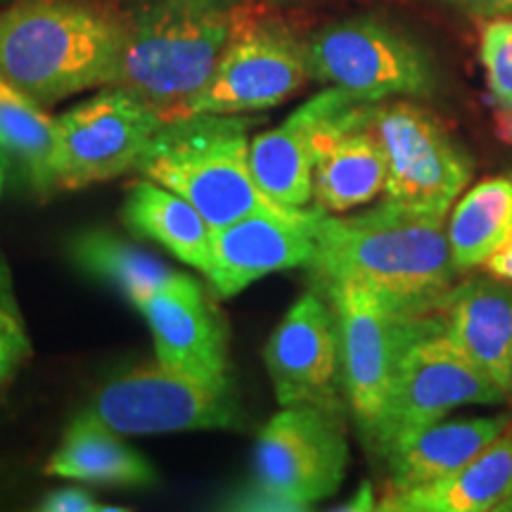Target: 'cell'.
I'll list each match as a JSON object with an SVG mask.
<instances>
[{"mask_svg":"<svg viewBox=\"0 0 512 512\" xmlns=\"http://www.w3.org/2000/svg\"><path fill=\"white\" fill-rule=\"evenodd\" d=\"M510 396L486 377L448 337L444 318L437 316L422 335L408 344L387 408L370 451L377 456L408 434L444 420L465 406H498Z\"/></svg>","mask_w":512,"mask_h":512,"instance_id":"obj_7","label":"cell"},{"mask_svg":"<svg viewBox=\"0 0 512 512\" xmlns=\"http://www.w3.org/2000/svg\"><path fill=\"white\" fill-rule=\"evenodd\" d=\"M479 57L491 98L505 117H512V17L489 19Z\"/></svg>","mask_w":512,"mask_h":512,"instance_id":"obj_26","label":"cell"},{"mask_svg":"<svg viewBox=\"0 0 512 512\" xmlns=\"http://www.w3.org/2000/svg\"><path fill=\"white\" fill-rule=\"evenodd\" d=\"M446 230L460 273L484 266L512 238V176L472 185L453 207Z\"/></svg>","mask_w":512,"mask_h":512,"instance_id":"obj_23","label":"cell"},{"mask_svg":"<svg viewBox=\"0 0 512 512\" xmlns=\"http://www.w3.org/2000/svg\"><path fill=\"white\" fill-rule=\"evenodd\" d=\"M228 508H235V510H280V512L294 510L290 503L283 501V498L268 494V491H264L261 486H256V484H249L247 489H242L235 496H230L228 498Z\"/></svg>","mask_w":512,"mask_h":512,"instance_id":"obj_30","label":"cell"},{"mask_svg":"<svg viewBox=\"0 0 512 512\" xmlns=\"http://www.w3.org/2000/svg\"><path fill=\"white\" fill-rule=\"evenodd\" d=\"M74 264L119 290L136 309L174 275V268L107 230H88L72 242Z\"/></svg>","mask_w":512,"mask_h":512,"instance_id":"obj_25","label":"cell"},{"mask_svg":"<svg viewBox=\"0 0 512 512\" xmlns=\"http://www.w3.org/2000/svg\"><path fill=\"white\" fill-rule=\"evenodd\" d=\"M46 472L72 482L105 486H150L157 479L150 460L121 441L117 432L81 413L64 432Z\"/></svg>","mask_w":512,"mask_h":512,"instance_id":"obj_20","label":"cell"},{"mask_svg":"<svg viewBox=\"0 0 512 512\" xmlns=\"http://www.w3.org/2000/svg\"><path fill=\"white\" fill-rule=\"evenodd\" d=\"M81 415L117 434L240 430L245 422L230 382H209L162 363L112 377Z\"/></svg>","mask_w":512,"mask_h":512,"instance_id":"obj_8","label":"cell"},{"mask_svg":"<svg viewBox=\"0 0 512 512\" xmlns=\"http://www.w3.org/2000/svg\"><path fill=\"white\" fill-rule=\"evenodd\" d=\"M309 79L306 43L283 22L240 24L207 83L178 117L271 110L302 91Z\"/></svg>","mask_w":512,"mask_h":512,"instance_id":"obj_12","label":"cell"},{"mask_svg":"<svg viewBox=\"0 0 512 512\" xmlns=\"http://www.w3.org/2000/svg\"><path fill=\"white\" fill-rule=\"evenodd\" d=\"M441 3L477 19L512 17V0H441Z\"/></svg>","mask_w":512,"mask_h":512,"instance_id":"obj_31","label":"cell"},{"mask_svg":"<svg viewBox=\"0 0 512 512\" xmlns=\"http://www.w3.org/2000/svg\"><path fill=\"white\" fill-rule=\"evenodd\" d=\"M309 76L363 102L430 98L439 76L415 38L380 17H349L306 41Z\"/></svg>","mask_w":512,"mask_h":512,"instance_id":"obj_5","label":"cell"},{"mask_svg":"<svg viewBox=\"0 0 512 512\" xmlns=\"http://www.w3.org/2000/svg\"><path fill=\"white\" fill-rule=\"evenodd\" d=\"M339 510H377V501H375V494H373V486L368 482L358 489V494L351 498L347 505H339Z\"/></svg>","mask_w":512,"mask_h":512,"instance_id":"obj_33","label":"cell"},{"mask_svg":"<svg viewBox=\"0 0 512 512\" xmlns=\"http://www.w3.org/2000/svg\"><path fill=\"white\" fill-rule=\"evenodd\" d=\"M323 219L320 207H271L211 230V290L235 297L266 275L309 266Z\"/></svg>","mask_w":512,"mask_h":512,"instance_id":"obj_15","label":"cell"},{"mask_svg":"<svg viewBox=\"0 0 512 512\" xmlns=\"http://www.w3.org/2000/svg\"><path fill=\"white\" fill-rule=\"evenodd\" d=\"M320 290L361 285L406 313L439 311L460 273L446 216L382 202L351 216L325 214L306 266Z\"/></svg>","mask_w":512,"mask_h":512,"instance_id":"obj_1","label":"cell"},{"mask_svg":"<svg viewBox=\"0 0 512 512\" xmlns=\"http://www.w3.org/2000/svg\"><path fill=\"white\" fill-rule=\"evenodd\" d=\"M347 467L342 415L318 406H283L256 439L252 484L294 510H309L337 494Z\"/></svg>","mask_w":512,"mask_h":512,"instance_id":"obj_11","label":"cell"},{"mask_svg":"<svg viewBox=\"0 0 512 512\" xmlns=\"http://www.w3.org/2000/svg\"><path fill=\"white\" fill-rule=\"evenodd\" d=\"M245 0H147L124 24L119 79L164 121L207 83L242 24Z\"/></svg>","mask_w":512,"mask_h":512,"instance_id":"obj_3","label":"cell"},{"mask_svg":"<svg viewBox=\"0 0 512 512\" xmlns=\"http://www.w3.org/2000/svg\"><path fill=\"white\" fill-rule=\"evenodd\" d=\"M0 166H5V169H12V166H10V159H8V155H5L3 147H0Z\"/></svg>","mask_w":512,"mask_h":512,"instance_id":"obj_34","label":"cell"},{"mask_svg":"<svg viewBox=\"0 0 512 512\" xmlns=\"http://www.w3.org/2000/svg\"><path fill=\"white\" fill-rule=\"evenodd\" d=\"M155 339L157 363L209 382H228V335L200 280L174 271L138 309Z\"/></svg>","mask_w":512,"mask_h":512,"instance_id":"obj_16","label":"cell"},{"mask_svg":"<svg viewBox=\"0 0 512 512\" xmlns=\"http://www.w3.org/2000/svg\"><path fill=\"white\" fill-rule=\"evenodd\" d=\"M484 266L489 268V273L494 275V278L512 283V238L505 242V245L498 249V252L491 256Z\"/></svg>","mask_w":512,"mask_h":512,"instance_id":"obj_32","label":"cell"},{"mask_svg":"<svg viewBox=\"0 0 512 512\" xmlns=\"http://www.w3.org/2000/svg\"><path fill=\"white\" fill-rule=\"evenodd\" d=\"M501 512H512V496L508 498V501L503 503V508H501Z\"/></svg>","mask_w":512,"mask_h":512,"instance_id":"obj_35","label":"cell"},{"mask_svg":"<svg viewBox=\"0 0 512 512\" xmlns=\"http://www.w3.org/2000/svg\"><path fill=\"white\" fill-rule=\"evenodd\" d=\"M0 147L38 197L55 190V119L41 102L0 76Z\"/></svg>","mask_w":512,"mask_h":512,"instance_id":"obj_24","label":"cell"},{"mask_svg":"<svg viewBox=\"0 0 512 512\" xmlns=\"http://www.w3.org/2000/svg\"><path fill=\"white\" fill-rule=\"evenodd\" d=\"M512 425V413L501 411L472 418L439 420L408 434L384 453L389 491H408L439 482L470 463Z\"/></svg>","mask_w":512,"mask_h":512,"instance_id":"obj_18","label":"cell"},{"mask_svg":"<svg viewBox=\"0 0 512 512\" xmlns=\"http://www.w3.org/2000/svg\"><path fill=\"white\" fill-rule=\"evenodd\" d=\"M512 496V432H503L470 463L427 486L389 491L387 512H501Z\"/></svg>","mask_w":512,"mask_h":512,"instance_id":"obj_19","label":"cell"},{"mask_svg":"<svg viewBox=\"0 0 512 512\" xmlns=\"http://www.w3.org/2000/svg\"><path fill=\"white\" fill-rule=\"evenodd\" d=\"M320 292L337 311L347 406L363 444L370 448L408 344L430 328L437 316L394 309L361 285L342 283Z\"/></svg>","mask_w":512,"mask_h":512,"instance_id":"obj_6","label":"cell"},{"mask_svg":"<svg viewBox=\"0 0 512 512\" xmlns=\"http://www.w3.org/2000/svg\"><path fill=\"white\" fill-rule=\"evenodd\" d=\"M38 510L46 512H110V510H119V508H107V505H100L95 498L88 494V491L74 489H57L53 494H48L43 498Z\"/></svg>","mask_w":512,"mask_h":512,"instance_id":"obj_29","label":"cell"},{"mask_svg":"<svg viewBox=\"0 0 512 512\" xmlns=\"http://www.w3.org/2000/svg\"><path fill=\"white\" fill-rule=\"evenodd\" d=\"M249 114H188L164 121L136 171L195 204L211 230L280 204L268 202L249 171Z\"/></svg>","mask_w":512,"mask_h":512,"instance_id":"obj_4","label":"cell"},{"mask_svg":"<svg viewBox=\"0 0 512 512\" xmlns=\"http://www.w3.org/2000/svg\"><path fill=\"white\" fill-rule=\"evenodd\" d=\"M313 202L325 214H349L384 195L387 157L368 124L370 102L342 88L313 95Z\"/></svg>","mask_w":512,"mask_h":512,"instance_id":"obj_13","label":"cell"},{"mask_svg":"<svg viewBox=\"0 0 512 512\" xmlns=\"http://www.w3.org/2000/svg\"><path fill=\"white\" fill-rule=\"evenodd\" d=\"M448 337L486 377L512 396V283L470 278L439 306Z\"/></svg>","mask_w":512,"mask_h":512,"instance_id":"obj_17","label":"cell"},{"mask_svg":"<svg viewBox=\"0 0 512 512\" xmlns=\"http://www.w3.org/2000/svg\"><path fill=\"white\" fill-rule=\"evenodd\" d=\"M124 223L138 238L155 240L176 259L207 275L211 266V228L200 209L155 181H138L124 202Z\"/></svg>","mask_w":512,"mask_h":512,"instance_id":"obj_21","label":"cell"},{"mask_svg":"<svg viewBox=\"0 0 512 512\" xmlns=\"http://www.w3.org/2000/svg\"><path fill=\"white\" fill-rule=\"evenodd\" d=\"M31 354V342L29 337L17 335L15 330L0 320V384H5L12 375L17 373V368L22 366V361Z\"/></svg>","mask_w":512,"mask_h":512,"instance_id":"obj_28","label":"cell"},{"mask_svg":"<svg viewBox=\"0 0 512 512\" xmlns=\"http://www.w3.org/2000/svg\"><path fill=\"white\" fill-rule=\"evenodd\" d=\"M164 117L121 86H110L55 119V188H86L136 169Z\"/></svg>","mask_w":512,"mask_h":512,"instance_id":"obj_10","label":"cell"},{"mask_svg":"<svg viewBox=\"0 0 512 512\" xmlns=\"http://www.w3.org/2000/svg\"><path fill=\"white\" fill-rule=\"evenodd\" d=\"M5 166H0V192H3V181H5ZM0 320H3L8 328H12L17 335L27 337V325H24L22 309H19L15 287H12V273L8 261H5V254L0 252Z\"/></svg>","mask_w":512,"mask_h":512,"instance_id":"obj_27","label":"cell"},{"mask_svg":"<svg viewBox=\"0 0 512 512\" xmlns=\"http://www.w3.org/2000/svg\"><path fill=\"white\" fill-rule=\"evenodd\" d=\"M264 363L280 406H318L342 415V335L335 306L323 292H306L285 313L268 339Z\"/></svg>","mask_w":512,"mask_h":512,"instance_id":"obj_14","label":"cell"},{"mask_svg":"<svg viewBox=\"0 0 512 512\" xmlns=\"http://www.w3.org/2000/svg\"><path fill=\"white\" fill-rule=\"evenodd\" d=\"M249 171L268 202L309 207L313 202L311 107L304 102L283 124L249 140Z\"/></svg>","mask_w":512,"mask_h":512,"instance_id":"obj_22","label":"cell"},{"mask_svg":"<svg viewBox=\"0 0 512 512\" xmlns=\"http://www.w3.org/2000/svg\"><path fill=\"white\" fill-rule=\"evenodd\" d=\"M124 31L81 0H19L0 12V76L43 107L114 86Z\"/></svg>","mask_w":512,"mask_h":512,"instance_id":"obj_2","label":"cell"},{"mask_svg":"<svg viewBox=\"0 0 512 512\" xmlns=\"http://www.w3.org/2000/svg\"><path fill=\"white\" fill-rule=\"evenodd\" d=\"M368 124L387 157L384 202L448 216L472 162L444 124L411 100L370 102Z\"/></svg>","mask_w":512,"mask_h":512,"instance_id":"obj_9","label":"cell"}]
</instances>
